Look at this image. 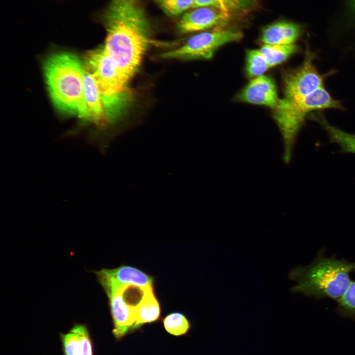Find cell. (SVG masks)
Wrapping results in <instances>:
<instances>
[{
    "mask_svg": "<svg viewBox=\"0 0 355 355\" xmlns=\"http://www.w3.org/2000/svg\"><path fill=\"white\" fill-rule=\"evenodd\" d=\"M96 274L100 284L120 286L133 284L140 286L153 285V278L134 267L121 265L113 269H103Z\"/></svg>",
    "mask_w": 355,
    "mask_h": 355,
    "instance_id": "8fae6325",
    "label": "cell"
},
{
    "mask_svg": "<svg viewBox=\"0 0 355 355\" xmlns=\"http://www.w3.org/2000/svg\"><path fill=\"white\" fill-rule=\"evenodd\" d=\"M295 44L289 45L263 44L259 50L267 61L270 68L282 63L297 52Z\"/></svg>",
    "mask_w": 355,
    "mask_h": 355,
    "instance_id": "ac0fdd59",
    "label": "cell"
},
{
    "mask_svg": "<svg viewBox=\"0 0 355 355\" xmlns=\"http://www.w3.org/2000/svg\"><path fill=\"white\" fill-rule=\"evenodd\" d=\"M104 289L109 301L113 323L112 332L115 338L119 339L134 330L136 305L123 294L120 286H108Z\"/></svg>",
    "mask_w": 355,
    "mask_h": 355,
    "instance_id": "ba28073f",
    "label": "cell"
},
{
    "mask_svg": "<svg viewBox=\"0 0 355 355\" xmlns=\"http://www.w3.org/2000/svg\"><path fill=\"white\" fill-rule=\"evenodd\" d=\"M328 108H344L325 87L301 99H279L277 106L273 109V117L282 136L285 163H289L291 159L297 135L308 116L316 111Z\"/></svg>",
    "mask_w": 355,
    "mask_h": 355,
    "instance_id": "5b68a950",
    "label": "cell"
},
{
    "mask_svg": "<svg viewBox=\"0 0 355 355\" xmlns=\"http://www.w3.org/2000/svg\"><path fill=\"white\" fill-rule=\"evenodd\" d=\"M98 85L108 125L122 117L132 99L130 80L102 46L89 52L84 65Z\"/></svg>",
    "mask_w": 355,
    "mask_h": 355,
    "instance_id": "277c9868",
    "label": "cell"
},
{
    "mask_svg": "<svg viewBox=\"0 0 355 355\" xmlns=\"http://www.w3.org/2000/svg\"><path fill=\"white\" fill-rule=\"evenodd\" d=\"M337 302V312L341 316L355 320V281H351L345 293Z\"/></svg>",
    "mask_w": 355,
    "mask_h": 355,
    "instance_id": "44dd1931",
    "label": "cell"
},
{
    "mask_svg": "<svg viewBox=\"0 0 355 355\" xmlns=\"http://www.w3.org/2000/svg\"><path fill=\"white\" fill-rule=\"evenodd\" d=\"M102 20L106 31L102 46L130 80L154 43L146 12L139 0H111Z\"/></svg>",
    "mask_w": 355,
    "mask_h": 355,
    "instance_id": "6da1fadb",
    "label": "cell"
},
{
    "mask_svg": "<svg viewBox=\"0 0 355 355\" xmlns=\"http://www.w3.org/2000/svg\"><path fill=\"white\" fill-rule=\"evenodd\" d=\"M84 92L90 114L89 121L93 123L99 130H104L108 124L99 89L91 72L84 66Z\"/></svg>",
    "mask_w": 355,
    "mask_h": 355,
    "instance_id": "7c38bea8",
    "label": "cell"
},
{
    "mask_svg": "<svg viewBox=\"0 0 355 355\" xmlns=\"http://www.w3.org/2000/svg\"><path fill=\"white\" fill-rule=\"evenodd\" d=\"M243 34L235 28L217 27L190 37L180 47L160 55L165 59H208L221 46L240 40Z\"/></svg>",
    "mask_w": 355,
    "mask_h": 355,
    "instance_id": "8992f818",
    "label": "cell"
},
{
    "mask_svg": "<svg viewBox=\"0 0 355 355\" xmlns=\"http://www.w3.org/2000/svg\"><path fill=\"white\" fill-rule=\"evenodd\" d=\"M301 33V28L298 25L279 21L265 27L261 33L259 40L264 44L289 45L294 44Z\"/></svg>",
    "mask_w": 355,
    "mask_h": 355,
    "instance_id": "5bb4252c",
    "label": "cell"
},
{
    "mask_svg": "<svg viewBox=\"0 0 355 355\" xmlns=\"http://www.w3.org/2000/svg\"><path fill=\"white\" fill-rule=\"evenodd\" d=\"M355 271V262L326 257L322 249L310 264L298 266L290 271L289 278L297 282L290 291L337 301L348 289L352 281L350 274Z\"/></svg>",
    "mask_w": 355,
    "mask_h": 355,
    "instance_id": "3957f363",
    "label": "cell"
},
{
    "mask_svg": "<svg viewBox=\"0 0 355 355\" xmlns=\"http://www.w3.org/2000/svg\"><path fill=\"white\" fill-rule=\"evenodd\" d=\"M315 54L308 47L299 67L288 71L284 76V97L295 100L310 95L325 87V75L320 73L314 65Z\"/></svg>",
    "mask_w": 355,
    "mask_h": 355,
    "instance_id": "52a82bcc",
    "label": "cell"
},
{
    "mask_svg": "<svg viewBox=\"0 0 355 355\" xmlns=\"http://www.w3.org/2000/svg\"><path fill=\"white\" fill-rule=\"evenodd\" d=\"M165 330L174 336L186 334L191 327L189 320L182 314L174 312L168 315L163 320Z\"/></svg>",
    "mask_w": 355,
    "mask_h": 355,
    "instance_id": "ffe728a7",
    "label": "cell"
},
{
    "mask_svg": "<svg viewBox=\"0 0 355 355\" xmlns=\"http://www.w3.org/2000/svg\"><path fill=\"white\" fill-rule=\"evenodd\" d=\"M246 59V71L249 77L262 75L270 68L259 49L248 50Z\"/></svg>",
    "mask_w": 355,
    "mask_h": 355,
    "instance_id": "d6986e66",
    "label": "cell"
},
{
    "mask_svg": "<svg viewBox=\"0 0 355 355\" xmlns=\"http://www.w3.org/2000/svg\"><path fill=\"white\" fill-rule=\"evenodd\" d=\"M309 118L322 127L326 132L330 142L340 147V153L355 154V134L346 132L331 125L323 114L319 111L310 114Z\"/></svg>",
    "mask_w": 355,
    "mask_h": 355,
    "instance_id": "9a60e30c",
    "label": "cell"
},
{
    "mask_svg": "<svg viewBox=\"0 0 355 355\" xmlns=\"http://www.w3.org/2000/svg\"><path fill=\"white\" fill-rule=\"evenodd\" d=\"M161 308L156 297L153 286L148 287L140 303L135 308L136 322L135 329L142 325L154 322L160 316Z\"/></svg>",
    "mask_w": 355,
    "mask_h": 355,
    "instance_id": "2e32d148",
    "label": "cell"
},
{
    "mask_svg": "<svg viewBox=\"0 0 355 355\" xmlns=\"http://www.w3.org/2000/svg\"><path fill=\"white\" fill-rule=\"evenodd\" d=\"M43 72L48 91L60 111L90 121L84 92V69L74 54L61 52L45 61Z\"/></svg>",
    "mask_w": 355,
    "mask_h": 355,
    "instance_id": "7a4b0ae2",
    "label": "cell"
},
{
    "mask_svg": "<svg viewBox=\"0 0 355 355\" xmlns=\"http://www.w3.org/2000/svg\"><path fill=\"white\" fill-rule=\"evenodd\" d=\"M162 11L169 17H176L189 8L195 0H154Z\"/></svg>",
    "mask_w": 355,
    "mask_h": 355,
    "instance_id": "7402d4cb",
    "label": "cell"
},
{
    "mask_svg": "<svg viewBox=\"0 0 355 355\" xmlns=\"http://www.w3.org/2000/svg\"><path fill=\"white\" fill-rule=\"evenodd\" d=\"M231 16L213 7H198L185 13L177 23V28L181 34L203 31L225 25Z\"/></svg>",
    "mask_w": 355,
    "mask_h": 355,
    "instance_id": "9c48e42d",
    "label": "cell"
},
{
    "mask_svg": "<svg viewBox=\"0 0 355 355\" xmlns=\"http://www.w3.org/2000/svg\"><path fill=\"white\" fill-rule=\"evenodd\" d=\"M60 337L63 355H94L92 340L85 324H75Z\"/></svg>",
    "mask_w": 355,
    "mask_h": 355,
    "instance_id": "4fadbf2b",
    "label": "cell"
},
{
    "mask_svg": "<svg viewBox=\"0 0 355 355\" xmlns=\"http://www.w3.org/2000/svg\"><path fill=\"white\" fill-rule=\"evenodd\" d=\"M236 99L240 102L265 106L272 109L277 106L279 100L274 81L263 75L251 80Z\"/></svg>",
    "mask_w": 355,
    "mask_h": 355,
    "instance_id": "30bf717a",
    "label": "cell"
},
{
    "mask_svg": "<svg viewBox=\"0 0 355 355\" xmlns=\"http://www.w3.org/2000/svg\"><path fill=\"white\" fill-rule=\"evenodd\" d=\"M258 0H195L193 8L211 6L231 15L244 13L256 6Z\"/></svg>",
    "mask_w": 355,
    "mask_h": 355,
    "instance_id": "e0dca14e",
    "label": "cell"
}]
</instances>
